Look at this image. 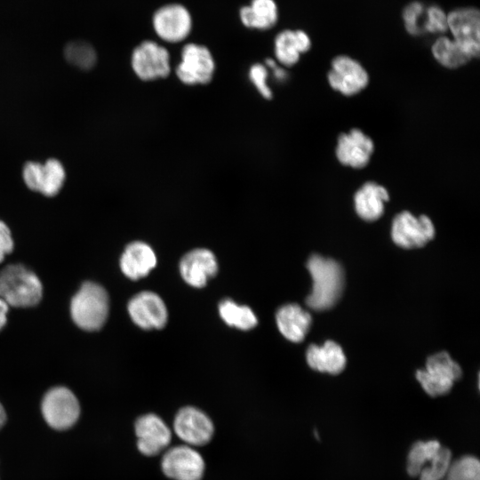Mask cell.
I'll return each instance as SVG.
<instances>
[{
	"instance_id": "6da1fadb",
	"label": "cell",
	"mask_w": 480,
	"mask_h": 480,
	"mask_svg": "<svg viewBox=\"0 0 480 480\" xmlns=\"http://www.w3.org/2000/svg\"><path fill=\"white\" fill-rule=\"evenodd\" d=\"M312 278V291L306 298L308 308L323 311L332 308L344 288V270L336 260L313 254L307 262Z\"/></svg>"
},
{
	"instance_id": "7a4b0ae2",
	"label": "cell",
	"mask_w": 480,
	"mask_h": 480,
	"mask_svg": "<svg viewBox=\"0 0 480 480\" xmlns=\"http://www.w3.org/2000/svg\"><path fill=\"white\" fill-rule=\"evenodd\" d=\"M0 297L8 306L34 307L43 297V285L39 277L24 265H7L0 271Z\"/></svg>"
},
{
	"instance_id": "3957f363",
	"label": "cell",
	"mask_w": 480,
	"mask_h": 480,
	"mask_svg": "<svg viewBox=\"0 0 480 480\" xmlns=\"http://www.w3.org/2000/svg\"><path fill=\"white\" fill-rule=\"evenodd\" d=\"M109 311L107 291L100 284L86 281L70 302V315L74 323L87 332L100 330L105 324Z\"/></svg>"
},
{
	"instance_id": "277c9868",
	"label": "cell",
	"mask_w": 480,
	"mask_h": 480,
	"mask_svg": "<svg viewBox=\"0 0 480 480\" xmlns=\"http://www.w3.org/2000/svg\"><path fill=\"white\" fill-rule=\"evenodd\" d=\"M461 374L460 366L442 351L428 358L425 369L416 372V378L428 395L438 396L447 394Z\"/></svg>"
},
{
	"instance_id": "5b68a950",
	"label": "cell",
	"mask_w": 480,
	"mask_h": 480,
	"mask_svg": "<svg viewBox=\"0 0 480 480\" xmlns=\"http://www.w3.org/2000/svg\"><path fill=\"white\" fill-rule=\"evenodd\" d=\"M45 422L52 428L65 430L71 428L80 415V404L75 394L68 388L59 386L49 389L41 403Z\"/></svg>"
},
{
	"instance_id": "8992f818",
	"label": "cell",
	"mask_w": 480,
	"mask_h": 480,
	"mask_svg": "<svg viewBox=\"0 0 480 480\" xmlns=\"http://www.w3.org/2000/svg\"><path fill=\"white\" fill-rule=\"evenodd\" d=\"M214 72V58L206 46L195 43L183 46L180 61L175 69L176 76L182 84H206L212 81Z\"/></svg>"
},
{
	"instance_id": "52a82bcc",
	"label": "cell",
	"mask_w": 480,
	"mask_h": 480,
	"mask_svg": "<svg viewBox=\"0 0 480 480\" xmlns=\"http://www.w3.org/2000/svg\"><path fill=\"white\" fill-rule=\"evenodd\" d=\"M447 31L472 60L480 52V12L473 6L458 7L447 12Z\"/></svg>"
},
{
	"instance_id": "ba28073f",
	"label": "cell",
	"mask_w": 480,
	"mask_h": 480,
	"mask_svg": "<svg viewBox=\"0 0 480 480\" xmlns=\"http://www.w3.org/2000/svg\"><path fill=\"white\" fill-rule=\"evenodd\" d=\"M168 50L152 40H145L132 53L131 64L135 75L142 81L167 77L171 73Z\"/></svg>"
},
{
	"instance_id": "9c48e42d",
	"label": "cell",
	"mask_w": 480,
	"mask_h": 480,
	"mask_svg": "<svg viewBox=\"0 0 480 480\" xmlns=\"http://www.w3.org/2000/svg\"><path fill=\"white\" fill-rule=\"evenodd\" d=\"M435 236V227L426 215L414 216L404 211L393 220L391 237L394 243L404 249L424 246Z\"/></svg>"
},
{
	"instance_id": "30bf717a",
	"label": "cell",
	"mask_w": 480,
	"mask_h": 480,
	"mask_svg": "<svg viewBox=\"0 0 480 480\" xmlns=\"http://www.w3.org/2000/svg\"><path fill=\"white\" fill-rule=\"evenodd\" d=\"M161 468L164 474L172 480H201L205 464L202 455L193 446L180 444L164 452Z\"/></svg>"
},
{
	"instance_id": "8fae6325",
	"label": "cell",
	"mask_w": 480,
	"mask_h": 480,
	"mask_svg": "<svg viewBox=\"0 0 480 480\" xmlns=\"http://www.w3.org/2000/svg\"><path fill=\"white\" fill-rule=\"evenodd\" d=\"M156 36L164 42L174 44L185 40L192 29L189 11L180 4H168L158 8L152 18Z\"/></svg>"
},
{
	"instance_id": "7c38bea8",
	"label": "cell",
	"mask_w": 480,
	"mask_h": 480,
	"mask_svg": "<svg viewBox=\"0 0 480 480\" xmlns=\"http://www.w3.org/2000/svg\"><path fill=\"white\" fill-rule=\"evenodd\" d=\"M327 79L332 89L346 96L360 92L369 83L365 68L348 55H338L332 59Z\"/></svg>"
},
{
	"instance_id": "4fadbf2b",
	"label": "cell",
	"mask_w": 480,
	"mask_h": 480,
	"mask_svg": "<svg viewBox=\"0 0 480 480\" xmlns=\"http://www.w3.org/2000/svg\"><path fill=\"white\" fill-rule=\"evenodd\" d=\"M173 430L185 444L200 446L208 444L214 433L212 420L198 408L187 406L175 415Z\"/></svg>"
},
{
	"instance_id": "5bb4252c",
	"label": "cell",
	"mask_w": 480,
	"mask_h": 480,
	"mask_svg": "<svg viewBox=\"0 0 480 480\" xmlns=\"http://www.w3.org/2000/svg\"><path fill=\"white\" fill-rule=\"evenodd\" d=\"M22 176L27 187L46 196H56L65 181V170L57 159H49L44 164L28 162Z\"/></svg>"
},
{
	"instance_id": "9a60e30c",
	"label": "cell",
	"mask_w": 480,
	"mask_h": 480,
	"mask_svg": "<svg viewBox=\"0 0 480 480\" xmlns=\"http://www.w3.org/2000/svg\"><path fill=\"white\" fill-rule=\"evenodd\" d=\"M138 450L146 456H154L170 444L172 432L157 415L148 413L137 419L134 424Z\"/></svg>"
},
{
	"instance_id": "2e32d148",
	"label": "cell",
	"mask_w": 480,
	"mask_h": 480,
	"mask_svg": "<svg viewBox=\"0 0 480 480\" xmlns=\"http://www.w3.org/2000/svg\"><path fill=\"white\" fill-rule=\"evenodd\" d=\"M127 309L133 323L142 329H160L167 322L166 306L153 292L145 291L133 296Z\"/></svg>"
},
{
	"instance_id": "e0dca14e",
	"label": "cell",
	"mask_w": 480,
	"mask_h": 480,
	"mask_svg": "<svg viewBox=\"0 0 480 480\" xmlns=\"http://www.w3.org/2000/svg\"><path fill=\"white\" fill-rule=\"evenodd\" d=\"M374 150L372 139L359 129H352L338 138L336 156L340 164L356 169L365 167Z\"/></svg>"
},
{
	"instance_id": "ac0fdd59",
	"label": "cell",
	"mask_w": 480,
	"mask_h": 480,
	"mask_svg": "<svg viewBox=\"0 0 480 480\" xmlns=\"http://www.w3.org/2000/svg\"><path fill=\"white\" fill-rule=\"evenodd\" d=\"M180 271L187 284L201 288L206 284L209 278L216 275L217 260L210 250L195 249L183 256L180 263Z\"/></svg>"
},
{
	"instance_id": "d6986e66",
	"label": "cell",
	"mask_w": 480,
	"mask_h": 480,
	"mask_svg": "<svg viewBox=\"0 0 480 480\" xmlns=\"http://www.w3.org/2000/svg\"><path fill=\"white\" fill-rule=\"evenodd\" d=\"M312 45L309 35L302 29H284L274 40V52L282 67L295 65L302 53L308 52Z\"/></svg>"
},
{
	"instance_id": "ffe728a7",
	"label": "cell",
	"mask_w": 480,
	"mask_h": 480,
	"mask_svg": "<svg viewBox=\"0 0 480 480\" xmlns=\"http://www.w3.org/2000/svg\"><path fill=\"white\" fill-rule=\"evenodd\" d=\"M156 264V257L153 249L141 241L129 244L120 258L122 272L132 280L146 276Z\"/></svg>"
},
{
	"instance_id": "44dd1931",
	"label": "cell",
	"mask_w": 480,
	"mask_h": 480,
	"mask_svg": "<svg viewBox=\"0 0 480 480\" xmlns=\"http://www.w3.org/2000/svg\"><path fill=\"white\" fill-rule=\"evenodd\" d=\"M276 321L278 330L288 340L300 342L308 332L312 318L300 305L290 303L276 311Z\"/></svg>"
},
{
	"instance_id": "7402d4cb",
	"label": "cell",
	"mask_w": 480,
	"mask_h": 480,
	"mask_svg": "<svg viewBox=\"0 0 480 480\" xmlns=\"http://www.w3.org/2000/svg\"><path fill=\"white\" fill-rule=\"evenodd\" d=\"M388 199V192L383 186L372 181L366 182L354 196L355 210L361 219L373 221L382 216L384 204Z\"/></svg>"
},
{
	"instance_id": "603a6c76",
	"label": "cell",
	"mask_w": 480,
	"mask_h": 480,
	"mask_svg": "<svg viewBox=\"0 0 480 480\" xmlns=\"http://www.w3.org/2000/svg\"><path fill=\"white\" fill-rule=\"evenodd\" d=\"M308 365L318 372L339 374L346 366V356L341 347L327 340L321 347L311 344L306 352Z\"/></svg>"
},
{
	"instance_id": "cb8c5ba5",
	"label": "cell",
	"mask_w": 480,
	"mask_h": 480,
	"mask_svg": "<svg viewBox=\"0 0 480 480\" xmlns=\"http://www.w3.org/2000/svg\"><path fill=\"white\" fill-rule=\"evenodd\" d=\"M240 20L249 28L267 30L278 20V7L275 0H251L239 10Z\"/></svg>"
},
{
	"instance_id": "d4e9b609",
	"label": "cell",
	"mask_w": 480,
	"mask_h": 480,
	"mask_svg": "<svg viewBox=\"0 0 480 480\" xmlns=\"http://www.w3.org/2000/svg\"><path fill=\"white\" fill-rule=\"evenodd\" d=\"M431 52L435 60L447 68H460L471 60L454 39L444 35L434 41Z\"/></svg>"
},
{
	"instance_id": "484cf974",
	"label": "cell",
	"mask_w": 480,
	"mask_h": 480,
	"mask_svg": "<svg viewBox=\"0 0 480 480\" xmlns=\"http://www.w3.org/2000/svg\"><path fill=\"white\" fill-rule=\"evenodd\" d=\"M219 313L227 324L241 330H250L258 324L255 314L249 307L238 305L229 299L219 304Z\"/></svg>"
},
{
	"instance_id": "4316f807",
	"label": "cell",
	"mask_w": 480,
	"mask_h": 480,
	"mask_svg": "<svg viewBox=\"0 0 480 480\" xmlns=\"http://www.w3.org/2000/svg\"><path fill=\"white\" fill-rule=\"evenodd\" d=\"M442 445L436 440L415 443L408 454L407 472L412 476H418L425 464L440 450Z\"/></svg>"
},
{
	"instance_id": "83f0119b",
	"label": "cell",
	"mask_w": 480,
	"mask_h": 480,
	"mask_svg": "<svg viewBox=\"0 0 480 480\" xmlns=\"http://www.w3.org/2000/svg\"><path fill=\"white\" fill-rule=\"evenodd\" d=\"M64 56L73 66L86 70L93 68L97 60L93 47L84 41L69 42L65 46Z\"/></svg>"
},
{
	"instance_id": "f1b7e54d",
	"label": "cell",
	"mask_w": 480,
	"mask_h": 480,
	"mask_svg": "<svg viewBox=\"0 0 480 480\" xmlns=\"http://www.w3.org/2000/svg\"><path fill=\"white\" fill-rule=\"evenodd\" d=\"M451 463V451L442 446L437 453L422 468L418 476L420 480H443Z\"/></svg>"
},
{
	"instance_id": "f546056e",
	"label": "cell",
	"mask_w": 480,
	"mask_h": 480,
	"mask_svg": "<svg viewBox=\"0 0 480 480\" xmlns=\"http://www.w3.org/2000/svg\"><path fill=\"white\" fill-rule=\"evenodd\" d=\"M426 5L418 0L409 2L402 11V21L405 31L412 36L424 35Z\"/></svg>"
},
{
	"instance_id": "4dcf8cb0",
	"label": "cell",
	"mask_w": 480,
	"mask_h": 480,
	"mask_svg": "<svg viewBox=\"0 0 480 480\" xmlns=\"http://www.w3.org/2000/svg\"><path fill=\"white\" fill-rule=\"evenodd\" d=\"M445 480H480V464L473 456H463L452 461Z\"/></svg>"
},
{
	"instance_id": "1f68e13d",
	"label": "cell",
	"mask_w": 480,
	"mask_h": 480,
	"mask_svg": "<svg viewBox=\"0 0 480 480\" xmlns=\"http://www.w3.org/2000/svg\"><path fill=\"white\" fill-rule=\"evenodd\" d=\"M423 28L425 34L442 36L447 31V12L438 4L426 6Z\"/></svg>"
},
{
	"instance_id": "d6a6232c",
	"label": "cell",
	"mask_w": 480,
	"mask_h": 480,
	"mask_svg": "<svg viewBox=\"0 0 480 480\" xmlns=\"http://www.w3.org/2000/svg\"><path fill=\"white\" fill-rule=\"evenodd\" d=\"M249 78L263 98L268 100L272 98V91L268 84V69L265 64L255 63L251 66Z\"/></svg>"
},
{
	"instance_id": "836d02e7",
	"label": "cell",
	"mask_w": 480,
	"mask_h": 480,
	"mask_svg": "<svg viewBox=\"0 0 480 480\" xmlns=\"http://www.w3.org/2000/svg\"><path fill=\"white\" fill-rule=\"evenodd\" d=\"M13 240L8 226L0 220V262L13 250Z\"/></svg>"
},
{
	"instance_id": "e575fe53",
	"label": "cell",
	"mask_w": 480,
	"mask_h": 480,
	"mask_svg": "<svg viewBox=\"0 0 480 480\" xmlns=\"http://www.w3.org/2000/svg\"><path fill=\"white\" fill-rule=\"evenodd\" d=\"M8 308V304L0 297V330L6 324Z\"/></svg>"
},
{
	"instance_id": "d590c367",
	"label": "cell",
	"mask_w": 480,
	"mask_h": 480,
	"mask_svg": "<svg viewBox=\"0 0 480 480\" xmlns=\"http://www.w3.org/2000/svg\"><path fill=\"white\" fill-rule=\"evenodd\" d=\"M6 421V413L4 406L0 403V428L4 425Z\"/></svg>"
}]
</instances>
